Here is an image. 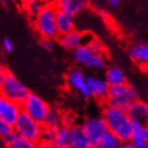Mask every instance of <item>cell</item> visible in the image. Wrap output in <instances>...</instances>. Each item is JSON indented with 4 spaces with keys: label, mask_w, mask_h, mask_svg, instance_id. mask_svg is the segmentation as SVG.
Wrapping results in <instances>:
<instances>
[{
    "label": "cell",
    "mask_w": 148,
    "mask_h": 148,
    "mask_svg": "<svg viewBox=\"0 0 148 148\" xmlns=\"http://www.w3.org/2000/svg\"><path fill=\"white\" fill-rule=\"evenodd\" d=\"M109 131L114 133L121 142H129L132 133V120L127 111L105 105L101 114Z\"/></svg>",
    "instance_id": "1"
},
{
    "label": "cell",
    "mask_w": 148,
    "mask_h": 148,
    "mask_svg": "<svg viewBox=\"0 0 148 148\" xmlns=\"http://www.w3.org/2000/svg\"><path fill=\"white\" fill-rule=\"evenodd\" d=\"M138 99H140L139 91L132 85L125 84L121 86H111L108 89L106 105L127 111L129 106Z\"/></svg>",
    "instance_id": "2"
},
{
    "label": "cell",
    "mask_w": 148,
    "mask_h": 148,
    "mask_svg": "<svg viewBox=\"0 0 148 148\" xmlns=\"http://www.w3.org/2000/svg\"><path fill=\"white\" fill-rule=\"evenodd\" d=\"M57 9L54 4H43L38 15L34 18V27L37 33L43 39L52 40L58 36L55 25V17Z\"/></svg>",
    "instance_id": "3"
},
{
    "label": "cell",
    "mask_w": 148,
    "mask_h": 148,
    "mask_svg": "<svg viewBox=\"0 0 148 148\" xmlns=\"http://www.w3.org/2000/svg\"><path fill=\"white\" fill-rule=\"evenodd\" d=\"M79 127L89 143L90 148L99 147V140L102 139L106 131H108L106 122L101 114L90 115L86 117L83 121V123L79 125Z\"/></svg>",
    "instance_id": "4"
},
{
    "label": "cell",
    "mask_w": 148,
    "mask_h": 148,
    "mask_svg": "<svg viewBox=\"0 0 148 148\" xmlns=\"http://www.w3.org/2000/svg\"><path fill=\"white\" fill-rule=\"evenodd\" d=\"M74 62L92 71H103L106 68V57L104 54H97L87 46H80L72 52Z\"/></svg>",
    "instance_id": "5"
},
{
    "label": "cell",
    "mask_w": 148,
    "mask_h": 148,
    "mask_svg": "<svg viewBox=\"0 0 148 148\" xmlns=\"http://www.w3.org/2000/svg\"><path fill=\"white\" fill-rule=\"evenodd\" d=\"M30 92L31 91L29 90L28 87L11 71L8 72L5 79L0 88L1 95L9 99L10 101L17 103L19 105H21Z\"/></svg>",
    "instance_id": "6"
},
{
    "label": "cell",
    "mask_w": 148,
    "mask_h": 148,
    "mask_svg": "<svg viewBox=\"0 0 148 148\" xmlns=\"http://www.w3.org/2000/svg\"><path fill=\"white\" fill-rule=\"evenodd\" d=\"M42 128L43 125L32 120L28 114H25L22 111L13 126V130L17 133V136L35 144L39 142L41 139Z\"/></svg>",
    "instance_id": "7"
},
{
    "label": "cell",
    "mask_w": 148,
    "mask_h": 148,
    "mask_svg": "<svg viewBox=\"0 0 148 148\" xmlns=\"http://www.w3.org/2000/svg\"><path fill=\"white\" fill-rule=\"evenodd\" d=\"M20 107H21L22 112L28 114L32 120H34L35 122L41 124V125L43 124L47 112L50 108L47 101H45L41 96L34 92L29 93V95L22 102Z\"/></svg>",
    "instance_id": "8"
},
{
    "label": "cell",
    "mask_w": 148,
    "mask_h": 148,
    "mask_svg": "<svg viewBox=\"0 0 148 148\" xmlns=\"http://www.w3.org/2000/svg\"><path fill=\"white\" fill-rule=\"evenodd\" d=\"M93 38L94 37L89 33H84L75 29L67 34L59 35L58 42L62 46V48H64L67 51L73 52L74 50H76L80 46H86Z\"/></svg>",
    "instance_id": "9"
},
{
    "label": "cell",
    "mask_w": 148,
    "mask_h": 148,
    "mask_svg": "<svg viewBox=\"0 0 148 148\" xmlns=\"http://www.w3.org/2000/svg\"><path fill=\"white\" fill-rule=\"evenodd\" d=\"M87 74L85 73L83 69L80 68H73L67 74V84L68 86L74 90L75 92L83 96L84 99H90L91 94L88 89L86 82Z\"/></svg>",
    "instance_id": "10"
},
{
    "label": "cell",
    "mask_w": 148,
    "mask_h": 148,
    "mask_svg": "<svg viewBox=\"0 0 148 148\" xmlns=\"http://www.w3.org/2000/svg\"><path fill=\"white\" fill-rule=\"evenodd\" d=\"M86 82L88 89L90 91L91 97L99 99V101H106L108 97L109 86L104 79V77L99 74H88L86 76Z\"/></svg>",
    "instance_id": "11"
},
{
    "label": "cell",
    "mask_w": 148,
    "mask_h": 148,
    "mask_svg": "<svg viewBox=\"0 0 148 148\" xmlns=\"http://www.w3.org/2000/svg\"><path fill=\"white\" fill-rule=\"evenodd\" d=\"M20 113L21 107L19 104L10 101L9 99L0 94V119L4 123L13 127Z\"/></svg>",
    "instance_id": "12"
},
{
    "label": "cell",
    "mask_w": 148,
    "mask_h": 148,
    "mask_svg": "<svg viewBox=\"0 0 148 148\" xmlns=\"http://www.w3.org/2000/svg\"><path fill=\"white\" fill-rule=\"evenodd\" d=\"M132 133L129 142L136 148H148V126L146 123L132 121Z\"/></svg>",
    "instance_id": "13"
},
{
    "label": "cell",
    "mask_w": 148,
    "mask_h": 148,
    "mask_svg": "<svg viewBox=\"0 0 148 148\" xmlns=\"http://www.w3.org/2000/svg\"><path fill=\"white\" fill-rule=\"evenodd\" d=\"M104 79L108 86H121L127 84V77L125 75V72L123 69L116 65H110L105 68V73H104Z\"/></svg>",
    "instance_id": "14"
},
{
    "label": "cell",
    "mask_w": 148,
    "mask_h": 148,
    "mask_svg": "<svg viewBox=\"0 0 148 148\" xmlns=\"http://www.w3.org/2000/svg\"><path fill=\"white\" fill-rule=\"evenodd\" d=\"M55 25L57 34L64 35L75 30V17L68 13L57 10L55 17Z\"/></svg>",
    "instance_id": "15"
},
{
    "label": "cell",
    "mask_w": 148,
    "mask_h": 148,
    "mask_svg": "<svg viewBox=\"0 0 148 148\" xmlns=\"http://www.w3.org/2000/svg\"><path fill=\"white\" fill-rule=\"evenodd\" d=\"M130 59L138 65H147L148 62V45L146 41H140L128 49Z\"/></svg>",
    "instance_id": "16"
},
{
    "label": "cell",
    "mask_w": 148,
    "mask_h": 148,
    "mask_svg": "<svg viewBox=\"0 0 148 148\" xmlns=\"http://www.w3.org/2000/svg\"><path fill=\"white\" fill-rule=\"evenodd\" d=\"M127 113L129 114L132 121H139L146 123L148 119V105L147 103L141 99L133 102L127 109Z\"/></svg>",
    "instance_id": "17"
},
{
    "label": "cell",
    "mask_w": 148,
    "mask_h": 148,
    "mask_svg": "<svg viewBox=\"0 0 148 148\" xmlns=\"http://www.w3.org/2000/svg\"><path fill=\"white\" fill-rule=\"evenodd\" d=\"M87 4L88 3L85 0H60L57 4H55V6L59 11L75 16L86 9Z\"/></svg>",
    "instance_id": "18"
},
{
    "label": "cell",
    "mask_w": 148,
    "mask_h": 148,
    "mask_svg": "<svg viewBox=\"0 0 148 148\" xmlns=\"http://www.w3.org/2000/svg\"><path fill=\"white\" fill-rule=\"evenodd\" d=\"M71 136L69 146L71 148H90L89 143L78 125H74L70 128Z\"/></svg>",
    "instance_id": "19"
},
{
    "label": "cell",
    "mask_w": 148,
    "mask_h": 148,
    "mask_svg": "<svg viewBox=\"0 0 148 148\" xmlns=\"http://www.w3.org/2000/svg\"><path fill=\"white\" fill-rule=\"evenodd\" d=\"M62 111L56 107H50L47 115L43 121V126L45 127H54L58 128L62 125Z\"/></svg>",
    "instance_id": "20"
},
{
    "label": "cell",
    "mask_w": 148,
    "mask_h": 148,
    "mask_svg": "<svg viewBox=\"0 0 148 148\" xmlns=\"http://www.w3.org/2000/svg\"><path fill=\"white\" fill-rule=\"evenodd\" d=\"M70 136H71L70 128L60 125L57 128V132H56L55 140H54L53 144L57 148L69 145V143H70Z\"/></svg>",
    "instance_id": "21"
},
{
    "label": "cell",
    "mask_w": 148,
    "mask_h": 148,
    "mask_svg": "<svg viewBox=\"0 0 148 148\" xmlns=\"http://www.w3.org/2000/svg\"><path fill=\"white\" fill-rule=\"evenodd\" d=\"M121 143L122 142L119 140V138L114 133H112L108 130L102 136V139L99 140V147L97 148H119Z\"/></svg>",
    "instance_id": "22"
},
{
    "label": "cell",
    "mask_w": 148,
    "mask_h": 148,
    "mask_svg": "<svg viewBox=\"0 0 148 148\" xmlns=\"http://www.w3.org/2000/svg\"><path fill=\"white\" fill-rule=\"evenodd\" d=\"M42 5V3L38 0H28L25 2L23 8H25V11L28 13L29 16H31L32 18H35L38 15V13L40 12Z\"/></svg>",
    "instance_id": "23"
},
{
    "label": "cell",
    "mask_w": 148,
    "mask_h": 148,
    "mask_svg": "<svg viewBox=\"0 0 148 148\" xmlns=\"http://www.w3.org/2000/svg\"><path fill=\"white\" fill-rule=\"evenodd\" d=\"M56 132H57V128L43 126L42 131H41V139H40V141L53 143L54 142V140H55Z\"/></svg>",
    "instance_id": "24"
},
{
    "label": "cell",
    "mask_w": 148,
    "mask_h": 148,
    "mask_svg": "<svg viewBox=\"0 0 148 148\" xmlns=\"http://www.w3.org/2000/svg\"><path fill=\"white\" fill-rule=\"evenodd\" d=\"M35 143H32L28 140L23 139V138H20V136H17V138L15 139V141L11 144V147L12 148H35Z\"/></svg>",
    "instance_id": "25"
},
{
    "label": "cell",
    "mask_w": 148,
    "mask_h": 148,
    "mask_svg": "<svg viewBox=\"0 0 148 148\" xmlns=\"http://www.w3.org/2000/svg\"><path fill=\"white\" fill-rule=\"evenodd\" d=\"M90 50H92L93 52L97 53V54H104V46H103V43L99 41V40L95 39V38H93L89 41V42L86 45Z\"/></svg>",
    "instance_id": "26"
},
{
    "label": "cell",
    "mask_w": 148,
    "mask_h": 148,
    "mask_svg": "<svg viewBox=\"0 0 148 148\" xmlns=\"http://www.w3.org/2000/svg\"><path fill=\"white\" fill-rule=\"evenodd\" d=\"M74 122H75V116L71 112H66L62 114V126L71 128L74 126Z\"/></svg>",
    "instance_id": "27"
},
{
    "label": "cell",
    "mask_w": 148,
    "mask_h": 148,
    "mask_svg": "<svg viewBox=\"0 0 148 148\" xmlns=\"http://www.w3.org/2000/svg\"><path fill=\"white\" fill-rule=\"evenodd\" d=\"M16 138H17V133H16L14 130H12V131H10L9 133H6L4 136H2L1 140H2L4 146H11V144L15 141Z\"/></svg>",
    "instance_id": "28"
},
{
    "label": "cell",
    "mask_w": 148,
    "mask_h": 148,
    "mask_svg": "<svg viewBox=\"0 0 148 148\" xmlns=\"http://www.w3.org/2000/svg\"><path fill=\"white\" fill-rule=\"evenodd\" d=\"M2 49L5 53H11L14 50V43H13L12 39L9 37H5L2 39Z\"/></svg>",
    "instance_id": "29"
},
{
    "label": "cell",
    "mask_w": 148,
    "mask_h": 148,
    "mask_svg": "<svg viewBox=\"0 0 148 148\" xmlns=\"http://www.w3.org/2000/svg\"><path fill=\"white\" fill-rule=\"evenodd\" d=\"M12 130H13V127L9 126L8 124H5L1 119H0V138L4 136L6 133H9L10 131H12Z\"/></svg>",
    "instance_id": "30"
},
{
    "label": "cell",
    "mask_w": 148,
    "mask_h": 148,
    "mask_svg": "<svg viewBox=\"0 0 148 148\" xmlns=\"http://www.w3.org/2000/svg\"><path fill=\"white\" fill-rule=\"evenodd\" d=\"M41 47H42V49L47 52H52L53 51V43H52V40L50 39H42L41 40Z\"/></svg>",
    "instance_id": "31"
},
{
    "label": "cell",
    "mask_w": 148,
    "mask_h": 148,
    "mask_svg": "<svg viewBox=\"0 0 148 148\" xmlns=\"http://www.w3.org/2000/svg\"><path fill=\"white\" fill-rule=\"evenodd\" d=\"M8 72H9V70L6 69L5 66L0 62V88H1L3 82L5 79V76H6V74H8Z\"/></svg>",
    "instance_id": "32"
},
{
    "label": "cell",
    "mask_w": 148,
    "mask_h": 148,
    "mask_svg": "<svg viewBox=\"0 0 148 148\" xmlns=\"http://www.w3.org/2000/svg\"><path fill=\"white\" fill-rule=\"evenodd\" d=\"M35 148H57L53 143L49 142H43V141H39L38 143H36Z\"/></svg>",
    "instance_id": "33"
},
{
    "label": "cell",
    "mask_w": 148,
    "mask_h": 148,
    "mask_svg": "<svg viewBox=\"0 0 148 148\" xmlns=\"http://www.w3.org/2000/svg\"><path fill=\"white\" fill-rule=\"evenodd\" d=\"M108 3H109V5L112 6V8H119V6L121 5L120 0H109Z\"/></svg>",
    "instance_id": "34"
},
{
    "label": "cell",
    "mask_w": 148,
    "mask_h": 148,
    "mask_svg": "<svg viewBox=\"0 0 148 148\" xmlns=\"http://www.w3.org/2000/svg\"><path fill=\"white\" fill-rule=\"evenodd\" d=\"M119 148H136L130 142H122L119 146Z\"/></svg>",
    "instance_id": "35"
},
{
    "label": "cell",
    "mask_w": 148,
    "mask_h": 148,
    "mask_svg": "<svg viewBox=\"0 0 148 148\" xmlns=\"http://www.w3.org/2000/svg\"><path fill=\"white\" fill-rule=\"evenodd\" d=\"M0 148H4V144H3L2 140H1V138H0Z\"/></svg>",
    "instance_id": "36"
},
{
    "label": "cell",
    "mask_w": 148,
    "mask_h": 148,
    "mask_svg": "<svg viewBox=\"0 0 148 148\" xmlns=\"http://www.w3.org/2000/svg\"><path fill=\"white\" fill-rule=\"evenodd\" d=\"M58 148H71L69 145H67V146H62V147H58Z\"/></svg>",
    "instance_id": "37"
},
{
    "label": "cell",
    "mask_w": 148,
    "mask_h": 148,
    "mask_svg": "<svg viewBox=\"0 0 148 148\" xmlns=\"http://www.w3.org/2000/svg\"><path fill=\"white\" fill-rule=\"evenodd\" d=\"M4 148H12L11 146H4Z\"/></svg>",
    "instance_id": "38"
}]
</instances>
